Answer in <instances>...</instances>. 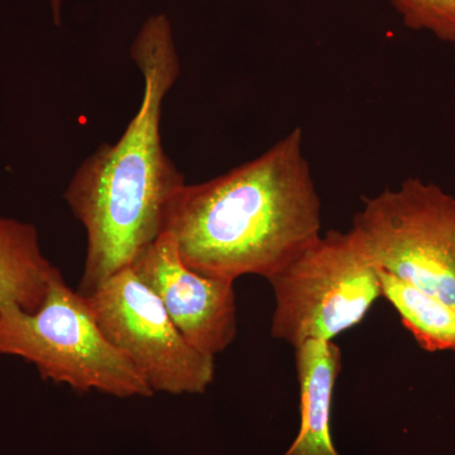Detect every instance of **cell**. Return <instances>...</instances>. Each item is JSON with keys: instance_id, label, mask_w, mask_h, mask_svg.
<instances>
[{"instance_id": "cell-1", "label": "cell", "mask_w": 455, "mask_h": 455, "mask_svg": "<svg viewBox=\"0 0 455 455\" xmlns=\"http://www.w3.org/2000/svg\"><path fill=\"white\" fill-rule=\"evenodd\" d=\"M142 74L143 98L116 143H103L83 161L64 197L86 233L79 291H97L131 267L166 232L171 206L187 185L164 148V103L181 66L166 14L147 18L131 46Z\"/></svg>"}, {"instance_id": "cell-2", "label": "cell", "mask_w": 455, "mask_h": 455, "mask_svg": "<svg viewBox=\"0 0 455 455\" xmlns=\"http://www.w3.org/2000/svg\"><path fill=\"white\" fill-rule=\"evenodd\" d=\"M166 232L204 276L266 280L322 235V202L295 128L265 154L200 184L185 185Z\"/></svg>"}, {"instance_id": "cell-3", "label": "cell", "mask_w": 455, "mask_h": 455, "mask_svg": "<svg viewBox=\"0 0 455 455\" xmlns=\"http://www.w3.org/2000/svg\"><path fill=\"white\" fill-rule=\"evenodd\" d=\"M0 355L23 358L42 379L79 392L116 397L155 394L100 331L88 298L68 287L64 277L51 283L35 313L14 305L0 310Z\"/></svg>"}, {"instance_id": "cell-4", "label": "cell", "mask_w": 455, "mask_h": 455, "mask_svg": "<svg viewBox=\"0 0 455 455\" xmlns=\"http://www.w3.org/2000/svg\"><path fill=\"white\" fill-rule=\"evenodd\" d=\"M271 335L290 346L334 341L382 296L381 269L355 230H329L267 278Z\"/></svg>"}, {"instance_id": "cell-5", "label": "cell", "mask_w": 455, "mask_h": 455, "mask_svg": "<svg viewBox=\"0 0 455 455\" xmlns=\"http://www.w3.org/2000/svg\"><path fill=\"white\" fill-rule=\"evenodd\" d=\"M352 229L381 271L455 307V196L414 178L367 197Z\"/></svg>"}, {"instance_id": "cell-6", "label": "cell", "mask_w": 455, "mask_h": 455, "mask_svg": "<svg viewBox=\"0 0 455 455\" xmlns=\"http://www.w3.org/2000/svg\"><path fill=\"white\" fill-rule=\"evenodd\" d=\"M88 298L100 331L154 392L204 394L214 382L215 357L196 349L163 302L127 267Z\"/></svg>"}, {"instance_id": "cell-7", "label": "cell", "mask_w": 455, "mask_h": 455, "mask_svg": "<svg viewBox=\"0 0 455 455\" xmlns=\"http://www.w3.org/2000/svg\"><path fill=\"white\" fill-rule=\"evenodd\" d=\"M131 267L163 302L180 333L200 352L215 357L235 341V283L188 267L172 233L161 235Z\"/></svg>"}, {"instance_id": "cell-8", "label": "cell", "mask_w": 455, "mask_h": 455, "mask_svg": "<svg viewBox=\"0 0 455 455\" xmlns=\"http://www.w3.org/2000/svg\"><path fill=\"white\" fill-rule=\"evenodd\" d=\"M300 387V430L283 455H339L331 438V416L341 350L334 341L309 340L295 347Z\"/></svg>"}, {"instance_id": "cell-9", "label": "cell", "mask_w": 455, "mask_h": 455, "mask_svg": "<svg viewBox=\"0 0 455 455\" xmlns=\"http://www.w3.org/2000/svg\"><path fill=\"white\" fill-rule=\"evenodd\" d=\"M60 277V269L42 252L36 227L0 215V310L14 305L35 313Z\"/></svg>"}, {"instance_id": "cell-10", "label": "cell", "mask_w": 455, "mask_h": 455, "mask_svg": "<svg viewBox=\"0 0 455 455\" xmlns=\"http://www.w3.org/2000/svg\"><path fill=\"white\" fill-rule=\"evenodd\" d=\"M382 296L427 352L455 353V307L381 271Z\"/></svg>"}, {"instance_id": "cell-11", "label": "cell", "mask_w": 455, "mask_h": 455, "mask_svg": "<svg viewBox=\"0 0 455 455\" xmlns=\"http://www.w3.org/2000/svg\"><path fill=\"white\" fill-rule=\"evenodd\" d=\"M414 31H427L438 40L455 44V0H390Z\"/></svg>"}, {"instance_id": "cell-12", "label": "cell", "mask_w": 455, "mask_h": 455, "mask_svg": "<svg viewBox=\"0 0 455 455\" xmlns=\"http://www.w3.org/2000/svg\"><path fill=\"white\" fill-rule=\"evenodd\" d=\"M51 13L56 26H61L62 20V0H49Z\"/></svg>"}]
</instances>
